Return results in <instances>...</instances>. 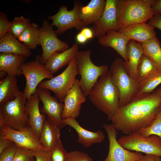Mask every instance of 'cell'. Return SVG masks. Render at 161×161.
Returning a JSON list of instances; mask_svg holds the SVG:
<instances>
[{
  "mask_svg": "<svg viewBox=\"0 0 161 161\" xmlns=\"http://www.w3.org/2000/svg\"><path fill=\"white\" fill-rule=\"evenodd\" d=\"M60 129L45 120L40 133L39 139L44 150L51 151L60 141Z\"/></svg>",
  "mask_w": 161,
  "mask_h": 161,
  "instance_id": "obj_26",
  "label": "cell"
},
{
  "mask_svg": "<svg viewBox=\"0 0 161 161\" xmlns=\"http://www.w3.org/2000/svg\"><path fill=\"white\" fill-rule=\"evenodd\" d=\"M122 58H116L111 64L109 72L112 81L120 94L119 106L125 105L137 96L139 82L127 73Z\"/></svg>",
  "mask_w": 161,
  "mask_h": 161,
  "instance_id": "obj_4",
  "label": "cell"
},
{
  "mask_svg": "<svg viewBox=\"0 0 161 161\" xmlns=\"http://www.w3.org/2000/svg\"><path fill=\"white\" fill-rule=\"evenodd\" d=\"M161 83V70H160L139 82L138 91L136 97L153 92Z\"/></svg>",
  "mask_w": 161,
  "mask_h": 161,
  "instance_id": "obj_31",
  "label": "cell"
},
{
  "mask_svg": "<svg viewBox=\"0 0 161 161\" xmlns=\"http://www.w3.org/2000/svg\"><path fill=\"white\" fill-rule=\"evenodd\" d=\"M36 92L43 103L40 112L46 115V120L60 129L64 127L62 118L64 103H60L56 97L52 95L47 89L37 87Z\"/></svg>",
  "mask_w": 161,
  "mask_h": 161,
  "instance_id": "obj_12",
  "label": "cell"
},
{
  "mask_svg": "<svg viewBox=\"0 0 161 161\" xmlns=\"http://www.w3.org/2000/svg\"><path fill=\"white\" fill-rule=\"evenodd\" d=\"M27 57L20 55L8 53L0 54V71L8 75L19 77L22 74L20 66L25 63Z\"/></svg>",
  "mask_w": 161,
  "mask_h": 161,
  "instance_id": "obj_25",
  "label": "cell"
},
{
  "mask_svg": "<svg viewBox=\"0 0 161 161\" xmlns=\"http://www.w3.org/2000/svg\"><path fill=\"white\" fill-rule=\"evenodd\" d=\"M65 161H93V160L86 153L76 150L68 152Z\"/></svg>",
  "mask_w": 161,
  "mask_h": 161,
  "instance_id": "obj_36",
  "label": "cell"
},
{
  "mask_svg": "<svg viewBox=\"0 0 161 161\" xmlns=\"http://www.w3.org/2000/svg\"><path fill=\"white\" fill-rule=\"evenodd\" d=\"M147 23L161 31V15L154 16Z\"/></svg>",
  "mask_w": 161,
  "mask_h": 161,
  "instance_id": "obj_40",
  "label": "cell"
},
{
  "mask_svg": "<svg viewBox=\"0 0 161 161\" xmlns=\"http://www.w3.org/2000/svg\"><path fill=\"white\" fill-rule=\"evenodd\" d=\"M91 28L94 37L99 38L110 30L119 31L117 26L116 0H106L105 7L100 18L93 24Z\"/></svg>",
  "mask_w": 161,
  "mask_h": 161,
  "instance_id": "obj_15",
  "label": "cell"
},
{
  "mask_svg": "<svg viewBox=\"0 0 161 161\" xmlns=\"http://www.w3.org/2000/svg\"><path fill=\"white\" fill-rule=\"evenodd\" d=\"M107 133L109 142V151L102 161H136L143 156L140 152H132L122 147L117 140V130L114 125L105 124L103 126Z\"/></svg>",
  "mask_w": 161,
  "mask_h": 161,
  "instance_id": "obj_14",
  "label": "cell"
},
{
  "mask_svg": "<svg viewBox=\"0 0 161 161\" xmlns=\"http://www.w3.org/2000/svg\"><path fill=\"white\" fill-rule=\"evenodd\" d=\"M40 27L35 23H31L18 38L30 50L34 49L40 45Z\"/></svg>",
  "mask_w": 161,
  "mask_h": 161,
  "instance_id": "obj_28",
  "label": "cell"
},
{
  "mask_svg": "<svg viewBox=\"0 0 161 161\" xmlns=\"http://www.w3.org/2000/svg\"><path fill=\"white\" fill-rule=\"evenodd\" d=\"M88 96L92 103L111 121L120 107V94L112 81L109 71L99 78Z\"/></svg>",
  "mask_w": 161,
  "mask_h": 161,
  "instance_id": "obj_2",
  "label": "cell"
},
{
  "mask_svg": "<svg viewBox=\"0 0 161 161\" xmlns=\"http://www.w3.org/2000/svg\"><path fill=\"white\" fill-rule=\"evenodd\" d=\"M40 101L35 92L27 99L25 104V110L28 117L30 129L38 137L46 119V115L40 112Z\"/></svg>",
  "mask_w": 161,
  "mask_h": 161,
  "instance_id": "obj_17",
  "label": "cell"
},
{
  "mask_svg": "<svg viewBox=\"0 0 161 161\" xmlns=\"http://www.w3.org/2000/svg\"><path fill=\"white\" fill-rule=\"evenodd\" d=\"M17 146L13 142L0 153V161H13Z\"/></svg>",
  "mask_w": 161,
  "mask_h": 161,
  "instance_id": "obj_37",
  "label": "cell"
},
{
  "mask_svg": "<svg viewBox=\"0 0 161 161\" xmlns=\"http://www.w3.org/2000/svg\"><path fill=\"white\" fill-rule=\"evenodd\" d=\"M160 70L154 62L143 54L140 60L137 67V80L139 82Z\"/></svg>",
  "mask_w": 161,
  "mask_h": 161,
  "instance_id": "obj_30",
  "label": "cell"
},
{
  "mask_svg": "<svg viewBox=\"0 0 161 161\" xmlns=\"http://www.w3.org/2000/svg\"><path fill=\"white\" fill-rule=\"evenodd\" d=\"M78 49V43L76 42L70 48L63 52L53 53L45 64L46 67L54 75L60 69L69 64L75 57Z\"/></svg>",
  "mask_w": 161,
  "mask_h": 161,
  "instance_id": "obj_21",
  "label": "cell"
},
{
  "mask_svg": "<svg viewBox=\"0 0 161 161\" xmlns=\"http://www.w3.org/2000/svg\"><path fill=\"white\" fill-rule=\"evenodd\" d=\"M0 52L21 55L27 58L31 55L30 50L9 32L0 38Z\"/></svg>",
  "mask_w": 161,
  "mask_h": 161,
  "instance_id": "obj_24",
  "label": "cell"
},
{
  "mask_svg": "<svg viewBox=\"0 0 161 161\" xmlns=\"http://www.w3.org/2000/svg\"><path fill=\"white\" fill-rule=\"evenodd\" d=\"M128 58L127 62L123 61L124 67L127 73L137 80V69L140 60L144 54L141 44L130 40L127 48Z\"/></svg>",
  "mask_w": 161,
  "mask_h": 161,
  "instance_id": "obj_23",
  "label": "cell"
},
{
  "mask_svg": "<svg viewBox=\"0 0 161 161\" xmlns=\"http://www.w3.org/2000/svg\"><path fill=\"white\" fill-rule=\"evenodd\" d=\"M83 6L80 1H75L72 10H68L66 6H61L57 13L48 17V18L52 21L51 25L57 27L56 31L58 35H61L73 28L80 31L85 27L80 16V10Z\"/></svg>",
  "mask_w": 161,
  "mask_h": 161,
  "instance_id": "obj_10",
  "label": "cell"
},
{
  "mask_svg": "<svg viewBox=\"0 0 161 161\" xmlns=\"http://www.w3.org/2000/svg\"><path fill=\"white\" fill-rule=\"evenodd\" d=\"M0 138L9 139L18 146L34 151L44 150L39 138L31 129L17 131L6 124L0 123Z\"/></svg>",
  "mask_w": 161,
  "mask_h": 161,
  "instance_id": "obj_13",
  "label": "cell"
},
{
  "mask_svg": "<svg viewBox=\"0 0 161 161\" xmlns=\"http://www.w3.org/2000/svg\"><path fill=\"white\" fill-rule=\"evenodd\" d=\"M31 20L23 16L16 17L11 21L9 32L17 38L31 24Z\"/></svg>",
  "mask_w": 161,
  "mask_h": 161,
  "instance_id": "obj_32",
  "label": "cell"
},
{
  "mask_svg": "<svg viewBox=\"0 0 161 161\" xmlns=\"http://www.w3.org/2000/svg\"><path fill=\"white\" fill-rule=\"evenodd\" d=\"M13 142L6 138H0V153L9 146Z\"/></svg>",
  "mask_w": 161,
  "mask_h": 161,
  "instance_id": "obj_43",
  "label": "cell"
},
{
  "mask_svg": "<svg viewBox=\"0 0 161 161\" xmlns=\"http://www.w3.org/2000/svg\"><path fill=\"white\" fill-rule=\"evenodd\" d=\"M138 131L142 135L145 137L154 134L161 138V111L158 114L149 126Z\"/></svg>",
  "mask_w": 161,
  "mask_h": 161,
  "instance_id": "obj_33",
  "label": "cell"
},
{
  "mask_svg": "<svg viewBox=\"0 0 161 161\" xmlns=\"http://www.w3.org/2000/svg\"><path fill=\"white\" fill-rule=\"evenodd\" d=\"M155 0H116L119 30L128 26L146 23L154 15L151 6Z\"/></svg>",
  "mask_w": 161,
  "mask_h": 161,
  "instance_id": "obj_3",
  "label": "cell"
},
{
  "mask_svg": "<svg viewBox=\"0 0 161 161\" xmlns=\"http://www.w3.org/2000/svg\"><path fill=\"white\" fill-rule=\"evenodd\" d=\"M27 100L23 92H21L15 99L0 106V123L17 131L31 129L25 110Z\"/></svg>",
  "mask_w": 161,
  "mask_h": 161,
  "instance_id": "obj_6",
  "label": "cell"
},
{
  "mask_svg": "<svg viewBox=\"0 0 161 161\" xmlns=\"http://www.w3.org/2000/svg\"><path fill=\"white\" fill-rule=\"evenodd\" d=\"M130 40L119 31L113 30L108 31L105 35L99 38L98 43L103 47L113 48L125 62H127L128 58L127 48Z\"/></svg>",
  "mask_w": 161,
  "mask_h": 161,
  "instance_id": "obj_19",
  "label": "cell"
},
{
  "mask_svg": "<svg viewBox=\"0 0 161 161\" xmlns=\"http://www.w3.org/2000/svg\"><path fill=\"white\" fill-rule=\"evenodd\" d=\"M31 161H35L34 160V159H33Z\"/></svg>",
  "mask_w": 161,
  "mask_h": 161,
  "instance_id": "obj_47",
  "label": "cell"
},
{
  "mask_svg": "<svg viewBox=\"0 0 161 161\" xmlns=\"http://www.w3.org/2000/svg\"><path fill=\"white\" fill-rule=\"evenodd\" d=\"M141 44L144 54L149 57L161 70V45L158 38L145 41Z\"/></svg>",
  "mask_w": 161,
  "mask_h": 161,
  "instance_id": "obj_29",
  "label": "cell"
},
{
  "mask_svg": "<svg viewBox=\"0 0 161 161\" xmlns=\"http://www.w3.org/2000/svg\"><path fill=\"white\" fill-rule=\"evenodd\" d=\"M119 31L130 40L141 44L157 37L154 28L146 23L131 25L120 30Z\"/></svg>",
  "mask_w": 161,
  "mask_h": 161,
  "instance_id": "obj_20",
  "label": "cell"
},
{
  "mask_svg": "<svg viewBox=\"0 0 161 161\" xmlns=\"http://www.w3.org/2000/svg\"><path fill=\"white\" fill-rule=\"evenodd\" d=\"M63 123L65 126L68 125L75 130L78 136V142L85 148L89 147L94 144L100 143L105 139V135L101 130L95 132L88 130L82 127L76 119H63Z\"/></svg>",
  "mask_w": 161,
  "mask_h": 161,
  "instance_id": "obj_18",
  "label": "cell"
},
{
  "mask_svg": "<svg viewBox=\"0 0 161 161\" xmlns=\"http://www.w3.org/2000/svg\"><path fill=\"white\" fill-rule=\"evenodd\" d=\"M20 68L26 80L23 92L27 99L36 92L38 85L44 79L54 77L45 64L41 62L39 56H36L33 61L23 64Z\"/></svg>",
  "mask_w": 161,
  "mask_h": 161,
  "instance_id": "obj_9",
  "label": "cell"
},
{
  "mask_svg": "<svg viewBox=\"0 0 161 161\" xmlns=\"http://www.w3.org/2000/svg\"><path fill=\"white\" fill-rule=\"evenodd\" d=\"M91 53L90 50L78 51L75 57L78 74L81 78L80 88L86 97L99 78L109 71L107 65L98 66L94 64L91 60Z\"/></svg>",
  "mask_w": 161,
  "mask_h": 161,
  "instance_id": "obj_5",
  "label": "cell"
},
{
  "mask_svg": "<svg viewBox=\"0 0 161 161\" xmlns=\"http://www.w3.org/2000/svg\"><path fill=\"white\" fill-rule=\"evenodd\" d=\"M136 161H161V157L153 154L146 155L138 159Z\"/></svg>",
  "mask_w": 161,
  "mask_h": 161,
  "instance_id": "obj_41",
  "label": "cell"
},
{
  "mask_svg": "<svg viewBox=\"0 0 161 161\" xmlns=\"http://www.w3.org/2000/svg\"><path fill=\"white\" fill-rule=\"evenodd\" d=\"M152 93L161 95V86L155 90Z\"/></svg>",
  "mask_w": 161,
  "mask_h": 161,
  "instance_id": "obj_46",
  "label": "cell"
},
{
  "mask_svg": "<svg viewBox=\"0 0 161 161\" xmlns=\"http://www.w3.org/2000/svg\"><path fill=\"white\" fill-rule=\"evenodd\" d=\"M67 154L68 152L64 148L60 140L51 151L52 161H65Z\"/></svg>",
  "mask_w": 161,
  "mask_h": 161,
  "instance_id": "obj_34",
  "label": "cell"
},
{
  "mask_svg": "<svg viewBox=\"0 0 161 161\" xmlns=\"http://www.w3.org/2000/svg\"><path fill=\"white\" fill-rule=\"evenodd\" d=\"M80 31L85 35L88 40L94 37L93 31L91 28L85 27Z\"/></svg>",
  "mask_w": 161,
  "mask_h": 161,
  "instance_id": "obj_44",
  "label": "cell"
},
{
  "mask_svg": "<svg viewBox=\"0 0 161 161\" xmlns=\"http://www.w3.org/2000/svg\"><path fill=\"white\" fill-rule=\"evenodd\" d=\"M86 100V96L80 88L79 80L76 79L73 86L64 99L62 119H76L78 117L80 114L81 105Z\"/></svg>",
  "mask_w": 161,
  "mask_h": 161,
  "instance_id": "obj_16",
  "label": "cell"
},
{
  "mask_svg": "<svg viewBox=\"0 0 161 161\" xmlns=\"http://www.w3.org/2000/svg\"><path fill=\"white\" fill-rule=\"evenodd\" d=\"M34 155V151L17 146L13 161H31Z\"/></svg>",
  "mask_w": 161,
  "mask_h": 161,
  "instance_id": "obj_35",
  "label": "cell"
},
{
  "mask_svg": "<svg viewBox=\"0 0 161 161\" xmlns=\"http://www.w3.org/2000/svg\"><path fill=\"white\" fill-rule=\"evenodd\" d=\"M117 140L122 147L129 151L161 157V138L157 135L145 137L137 130L123 136Z\"/></svg>",
  "mask_w": 161,
  "mask_h": 161,
  "instance_id": "obj_8",
  "label": "cell"
},
{
  "mask_svg": "<svg viewBox=\"0 0 161 161\" xmlns=\"http://www.w3.org/2000/svg\"><path fill=\"white\" fill-rule=\"evenodd\" d=\"M11 21H9L7 15L4 13L0 12V38L5 35L10 29Z\"/></svg>",
  "mask_w": 161,
  "mask_h": 161,
  "instance_id": "obj_38",
  "label": "cell"
},
{
  "mask_svg": "<svg viewBox=\"0 0 161 161\" xmlns=\"http://www.w3.org/2000/svg\"><path fill=\"white\" fill-rule=\"evenodd\" d=\"M160 111L161 95L144 94L120 107L111 121L117 130L128 134L149 126Z\"/></svg>",
  "mask_w": 161,
  "mask_h": 161,
  "instance_id": "obj_1",
  "label": "cell"
},
{
  "mask_svg": "<svg viewBox=\"0 0 161 161\" xmlns=\"http://www.w3.org/2000/svg\"><path fill=\"white\" fill-rule=\"evenodd\" d=\"M52 27L45 19L42 22V27L39 28V41L42 49L40 58L41 62L44 64L53 53L61 52L69 48V45L66 42L58 38V35Z\"/></svg>",
  "mask_w": 161,
  "mask_h": 161,
  "instance_id": "obj_11",
  "label": "cell"
},
{
  "mask_svg": "<svg viewBox=\"0 0 161 161\" xmlns=\"http://www.w3.org/2000/svg\"><path fill=\"white\" fill-rule=\"evenodd\" d=\"M151 7L154 16L161 15V0H155Z\"/></svg>",
  "mask_w": 161,
  "mask_h": 161,
  "instance_id": "obj_42",
  "label": "cell"
},
{
  "mask_svg": "<svg viewBox=\"0 0 161 161\" xmlns=\"http://www.w3.org/2000/svg\"><path fill=\"white\" fill-rule=\"evenodd\" d=\"M76 40L77 43L80 44H84L88 40L85 35L80 31L76 35Z\"/></svg>",
  "mask_w": 161,
  "mask_h": 161,
  "instance_id": "obj_45",
  "label": "cell"
},
{
  "mask_svg": "<svg viewBox=\"0 0 161 161\" xmlns=\"http://www.w3.org/2000/svg\"><path fill=\"white\" fill-rule=\"evenodd\" d=\"M106 4L105 0H91L81 8L80 16L85 27L93 24L101 17Z\"/></svg>",
  "mask_w": 161,
  "mask_h": 161,
  "instance_id": "obj_22",
  "label": "cell"
},
{
  "mask_svg": "<svg viewBox=\"0 0 161 161\" xmlns=\"http://www.w3.org/2000/svg\"><path fill=\"white\" fill-rule=\"evenodd\" d=\"M77 74L75 57L61 73L51 79L42 81L38 87L52 91L59 101L63 103L65 96L74 84Z\"/></svg>",
  "mask_w": 161,
  "mask_h": 161,
  "instance_id": "obj_7",
  "label": "cell"
},
{
  "mask_svg": "<svg viewBox=\"0 0 161 161\" xmlns=\"http://www.w3.org/2000/svg\"><path fill=\"white\" fill-rule=\"evenodd\" d=\"M51 153L44 150L34 151L35 161H52Z\"/></svg>",
  "mask_w": 161,
  "mask_h": 161,
  "instance_id": "obj_39",
  "label": "cell"
},
{
  "mask_svg": "<svg viewBox=\"0 0 161 161\" xmlns=\"http://www.w3.org/2000/svg\"><path fill=\"white\" fill-rule=\"evenodd\" d=\"M21 92L16 77L8 74L0 81V106L15 99Z\"/></svg>",
  "mask_w": 161,
  "mask_h": 161,
  "instance_id": "obj_27",
  "label": "cell"
}]
</instances>
